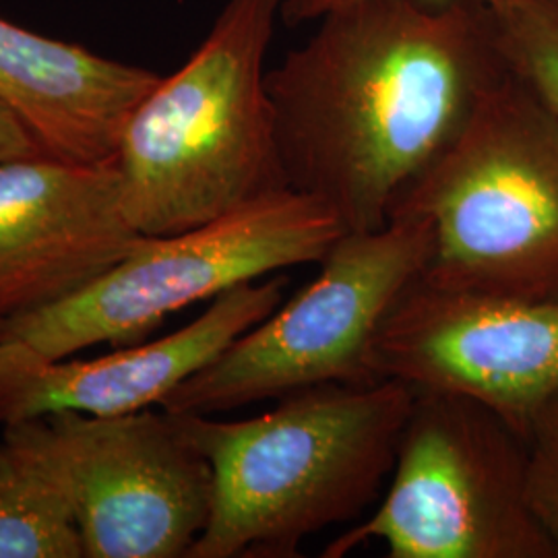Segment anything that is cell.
<instances>
[{"label":"cell","mask_w":558,"mask_h":558,"mask_svg":"<svg viewBox=\"0 0 558 558\" xmlns=\"http://www.w3.org/2000/svg\"><path fill=\"white\" fill-rule=\"evenodd\" d=\"M267 71L292 191L373 232L507 75L486 0H354Z\"/></svg>","instance_id":"obj_1"},{"label":"cell","mask_w":558,"mask_h":558,"mask_svg":"<svg viewBox=\"0 0 558 558\" xmlns=\"http://www.w3.org/2000/svg\"><path fill=\"white\" fill-rule=\"evenodd\" d=\"M414 396L396 379L325 383L255 418L174 414L214 474L189 558H296L315 534L356 523L391 478Z\"/></svg>","instance_id":"obj_2"},{"label":"cell","mask_w":558,"mask_h":558,"mask_svg":"<svg viewBox=\"0 0 558 558\" xmlns=\"http://www.w3.org/2000/svg\"><path fill=\"white\" fill-rule=\"evenodd\" d=\"M281 2L226 0L195 52L131 112L114 166L141 236L179 234L290 189L267 94Z\"/></svg>","instance_id":"obj_3"},{"label":"cell","mask_w":558,"mask_h":558,"mask_svg":"<svg viewBox=\"0 0 558 558\" xmlns=\"http://www.w3.org/2000/svg\"><path fill=\"white\" fill-rule=\"evenodd\" d=\"M396 216L430 228L424 283L558 302L557 114L507 71Z\"/></svg>","instance_id":"obj_4"},{"label":"cell","mask_w":558,"mask_h":558,"mask_svg":"<svg viewBox=\"0 0 558 558\" xmlns=\"http://www.w3.org/2000/svg\"><path fill=\"white\" fill-rule=\"evenodd\" d=\"M380 542L389 558H557L525 490V439L493 408L416 389L379 505L323 558Z\"/></svg>","instance_id":"obj_5"},{"label":"cell","mask_w":558,"mask_h":558,"mask_svg":"<svg viewBox=\"0 0 558 558\" xmlns=\"http://www.w3.org/2000/svg\"><path fill=\"white\" fill-rule=\"evenodd\" d=\"M319 201L283 189L170 236H143L101 278L40 313L0 325V343L41 359H69L100 343L133 345L197 302L319 263L343 234Z\"/></svg>","instance_id":"obj_6"},{"label":"cell","mask_w":558,"mask_h":558,"mask_svg":"<svg viewBox=\"0 0 558 558\" xmlns=\"http://www.w3.org/2000/svg\"><path fill=\"white\" fill-rule=\"evenodd\" d=\"M430 253V228L396 216L373 232H343L294 299L234 339L161 403L214 416L325 383H373L368 350L399 294Z\"/></svg>","instance_id":"obj_7"},{"label":"cell","mask_w":558,"mask_h":558,"mask_svg":"<svg viewBox=\"0 0 558 558\" xmlns=\"http://www.w3.org/2000/svg\"><path fill=\"white\" fill-rule=\"evenodd\" d=\"M57 472L83 558H189L205 532L214 474L174 414L62 412L4 424Z\"/></svg>","instance_id":"obj_8"},{"label":"cell","mask_w":558,"mask_h":558,"mask_svg":"<svg viewBox=\"0 0 558 558\" xmlns=\"http://www.w3.org/2000/svg\"><path fill=\"white\" fill-rule=\"evenodd\" d=\"M368 371L493 408L525 439L558 391V302L497 299L414 279L373 338Z\"/></svg>","instance_id":"obj_9"},{"label":"cell","mask_w":558,"mask_h":558,"mask_svg":"<svg viewBox=\"0 0 558 558\" xmlns=\"http://www.w3.org/2000/svg\"><path fill=\"white\" fill-rule=\"evenodd\" d=\"M141 239L114 160H0V325L71 299Z\"/></svg>","instance_id":"obj_10"},{"label":"cell","mask_w":558,"mask_h":558,"mask_svg":"<svg viewBox=\"0 0 558 558\" xmlns=\"http://www.w3.org/2000/svg\"><path fill=\"white\" fill-rule=\"evenodd\" d=\"M286 283L283 276L240 283L179 331L98 359H41L20 343H0V424L62 412L124 416L161 405L234 339L269 317L283 302Z\"/></svg>","instance_id":"obj_11"},{"label":"cell","mask_w":558,"mask_h":558,"mask_svg":"<svg viewBox=\"0 0 558 558\" xmlns=\"http://www.w3.org/2000/svg\"><path fill=\"white\" fill-rule=\"evenodd\" d=\"M158 81L149 69L0 17V101L48 156L75 163L114 160L126 120Z\"/></svg>","instance_id":"obj_12"},{"label":"cell","mask_w":558,"mask_h":558,"mask_svg":"<svg viewBox=\"0 0 558 558\" xmlns=\"http://www.w3.org/2000/svg\"><path fill=\"white\" fill-rule=\"evenodd\" d=\"M0 558H83L62 482L11 426L0 439Z\"/></svg>","instance_id":"obj_13"},{"label":"cell","mask_w":558,"mask_h":558,"mask_svg":"<svg viewBox=\"0 0 558 558\" xmlns=\"http://www.w3.org/2000/svg\"><path fill=\"white\" fill-rule=\"evenodd\" d=\"M493 15L507 71L558 117V0H500Z\"/></svg>","instance_id":"obj_14"},{"label":"cell","mask_w":558,"mask_h":558,"mask_svg":"<svg viewBox=\"0 0 558 558\" xmlns=\"http://www.w3.org/2000/svg\"><path fill=\"white\" fill-rule=\"evenodd\" d=\"M525 490L558 558V391L539 405L525 430Z\"/></svg>","instance_id":"obj_15"},{"label":"cell","mask_w":558,"mask_h":558,"mask_svg":"<svg viewBox=\"0 0 558 558\" xmlns=\"http://www.w3.org/2000/svg\"><path fill=\"white\" fill-rule=\"evenodd\" d=\"M36 154H44L38 141L34 140L27 126L0 101V160L25 158Z\"/></svg>","instance_id":"obj_16"},{"label":"cell","mask_w":558,"mask_h":558,"mask_svg":"<svg viewBox=\"0 0 558 558\" xmlns=\"http://www.w3.org/2000/svg\"><path fill=\"white\" fill-rule=\"evenodd\" d=\"M354 0H283L281 2V21L290 27L308 25L320 20L325 13L343 7ZM433 2H447V0H433ZM488 4H497L500 0H486Z\"/></svg>","instance_id":"obj_17"}]
</instances>
